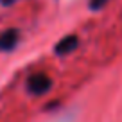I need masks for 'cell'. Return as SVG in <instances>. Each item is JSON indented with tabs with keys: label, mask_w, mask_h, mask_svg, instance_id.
<instances>
[{
	"label": "cell",
	"mask_w": 122,
	"mask_h": 122,
	"mask_svg": "<svg viewBox=\"0 0 122 122\" xmlns=\"http://www.w3.org/2000/svg\"><path fill=\"white\" fill-rule=\"evenodd\" d=\"M27 90L32 95H43L50 90L52 86V79H50L47 74H32V76L27 79Z\"/></svg>",
	"instance_id": "1"
},
{
	"label": "cell",
	"mask_w": 122,
	"mask_h": 122,
	"mask_svg": "<svg viewBox=\"0 0 122 122\" xmlns=\"http://www.w3.org/2000/svg\"><path fill=\"white\" fill-rule=\"evenodd\" d=\"M77 45H79V38H77L76 34H68V36L61 38L59 41L56 43L54 52H56L57 56H66V54L74 52V50L77 49Z\"/></svg>",
	"instance_id": "2"
},
{
	"label": "cell",
	"mask_w": 122,
	"mask_h": 122,
	"mask_svg": "<svg viewBox=\"0 0 122 122\" xmlns=\"http://www.w3.org/2000/svg\"><path fill=\"white\" fill-rule=\"evenodd\" d=\"M20 38V32L16 29H5L4 32H0V52H9L16 47Z\"/></svg>",
	"instance_id": "3"
},
{
	"label": "cell",
	"mask_w": 122,
	"mask_h": 122,
	"mask_svg": "<svg viewBox=\"0 0 122 122\" xmlns=\"http://www.w3.org/2000/svg\"><path fill=\"white\" fill-rule=\"evenodd\" d=\"M88 4H90V9H92V11H99V9H102L104 5L108 4V0H90Z\"/></svg>",
	"instance_id": "4"
},
{
	"label": "cell",
	"mask_w": 122,
	"mask_h": 122,
	"mask_svg": "<svg viewBox=\"0 0 122 122\" xmlns=\"http://www.w3.org/2000/svg\"><path fill=\"white\" fill-rule=\"evenodd\" d=\"M18 0H0V4L2 5H13V4H16Z\"/></svg>",
	"instance_id": "5"
}]
</instances>
